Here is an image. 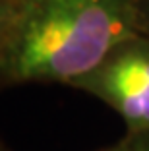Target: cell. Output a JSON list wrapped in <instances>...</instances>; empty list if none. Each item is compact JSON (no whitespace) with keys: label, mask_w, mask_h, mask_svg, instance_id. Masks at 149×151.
Listing matches in <instances>:
<instances>
[{"label":"cell","mask_w":149,"mask_h":151,"mask_svg":"<svg viewBox=\"0 0 149 151\" xmlns=\"http://www.w3.org/2000/svg\"><path fill=\"white\" fill-rule=\"evenodd\" d=\"M16 18H18V10H14V8H10V6L0 2V64H2V58H4V52H6V47H8L10 35H12Z\"/></svg>","instance_id":"3"},{"label":"cell","mask_w":149,"mask_h":151,"mask_svg":"<svg viewBox=\"0 0 149 151\" xmlns=\"http://www.w3.org/2000/svg\"><path fill=\"white\" fill-rule=\"evenodd\" d=\"M105 151H149V134H130L124 142Z\"/></svg>","instance_id":"4"},{"label":"cell","mask_w":149,"mask_h":151,"mask_svg":"<svg viewBox=\"0 0 149 151\" xmlns=\"http://www.w3.org/2000/svg\"><path fill=\"white\" fill-rule=\"evenodd\" d=\"M141 31V0H31L14 23L0 64V87H74Z\"/></svg>","instance_id":"1"},{"label":"cell","mask_w":149,"mask_h":151,"mask_svg":"<svg viewBox=\"0 0 149 151\" xmlns=\"http://www.w3.org/2000/svg\"><path fill=\"white\" fill-rule=\"evenodd\" d=\"M141 25L149 27V0H141Z\"/></svg>","instance_id":"5"},{"label":"cell","mask_w":149,"mask_h":151,"mask_svg":"<svg viewBox=\"0 0 149 151\" xmlns=\"http://www.w3.org/2000/svg\"><path fill=\"white\" fill-rule=\"evenodd\" d=\"M74 87L116 111L130 134H149V37L122 43Z\"/></svg>","instance_id":"2"},{"label":"cell","mask_w":149,"mask_h":151,"mask_svg":"<svg viewBox=\"0 0 149 151\" xmlns=\"http://www.w3.org/2000/svg\"><path fill=\"white\" fill-rule=\"evenodd\" d=\"M0 151H8V149H6V145H2V143H0Z\"/></svg>","instance_id":"7"},{"label":"cell","mask_w":149,"mask_h":151,"mask_svg":"<svg viewBox=\"0 0 149 151\" xmlns=\"http://www.w3.org/2000/svg\"><path fill=\"white\" fill-rule=\"evenodd\" d=\"M0 2H2V4H6V6H10V8H14V10H22L23 6L25 4H29L31 0H0Z\"/></svg>","instance_id":"6"}]
</instances>
